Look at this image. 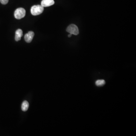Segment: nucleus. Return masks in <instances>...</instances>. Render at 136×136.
Segmentation results:
<instances>
[{"instance_id":"1","label":"nucleus","mask_w":136,"mask_h":136,"mask_svg":"<svg viewBox=\"0 0 136 136\" xmlns=\"http://www.w3.org/2000/svg\"><path fill=\"white\" fill-rule=\"evenodd\" d=\"M44 10V7L41 5H35L31 8V13L33 16L39 15L42 13Z\"/></svg>"},{"instance_id":"2","label":"nucleus","mask_w":136,"mask_h":136,"mask_svg":"<svg viewBox=\"0 0 136 136\" xmlns=\"http://www.w3.org/2000/svg\"><path fill=\"white\" fill-rule=\"evenodd\" d=\"M26 14V10L22 8H19L15 10L14 16L17 19H21L25 17Z\"/></svg>"},{"instance_id":"3","label":"nucleus","mask_w":136,"mask_h":136,"mask_svg":"<svg viewBox=\"0 0 136 136\" xmlns=\"http://www.w3.org/2000/svg\"><path fill=\"white\" fill-rule=\"evenodd\" d=\"M66 31L70 34L74 35H77L79 33L78 27L74 24L70 25L67 28Z\"/></svg>"},{"instance_id":"4","label":"nucleus","mask_w":136,"mask_h":136,"mask_svg":"<svg viewBox=\"0 0 136 136\" xmlns=\"http://www.w3.org/2000/svg\"><path fill=\"white\" fill-rule=\"evenodd\" d=\"M34 33L32 31H30L28 32L24 36L25 41L27 43H30L32 41L34 36Z\"/></svg>"},{"instance_id":"5","label":"nucleus","mask_w":136,"mask_h":136,"mask_svg":"<svg viewBox=\"0 0 136 136\" xmlns=\"http://www.w3.org/2000/svg\"><path fill=\"white\" fill-rule=\"evenodd\" d=\"M54 3V0H42L41 2V5L42 7H48L52 6Z\"/></svg>"},{"instance_id":"6","label":"nucleus","mask_w":136,"mask_h":136,"mask_svg":"<svg viewBox=\"0 0 136 136\" xmlns=\"http://www.w3.org/2000/svg\"><path fill=\"white\" fill-rule=\"evenodd\" d=\"M23 36V31L21 29H19L16 31L15 39L16 41L20 40L21 38Z\"/></svg>"},{"instance_id":"7","label":"nucleus","mask_w":136,"mask_h":136,"mask_svg":"<svg viewBox=\"0 0 136 136\" xmlns=\"http://www.w3.org/2000/svg\"><path fill=\"white\" fill-rule=\"evenodd\" d=\"M29 107V103L27 101H24L22 104V110L23 111H26Z\"/></svg>"},{"instance_id":"8","label":"nucleus","mask_w":136,"mask_h":136,"mask_svg":"<svg viewBox=\"0 0 136 136\" xmlns=\"http://www.w3.org/2000/svg\"><path fill=\"white\" fill-rule=\"evenodd\" d=\"M105 81L103 79H100L96 81L95 84L98 86H102L105 84Z\"/></svg>"},{"instance_id":"9","label":"nucleus","mask_w":136,"mask_h":136,"mask_svg":"<svg viewBox=\"0 0 136 136\" xmlns=\"http://www.w3.org/2000/svg\"><path fill=\"white\" fill-rule=\"evenodd\" d=\"M9 0H0V2L3 5H6L8 3Z\"/></svg>"},{"instance_id":"10","label":"nucleus","mask_w":136,"mask_h":136,"mask_svg":"<svg viewBox=\"0 0 136 136\" xmlns=\"http://www.w3.org/2000/svg\"><path fill=\"white\" fill-rule=\"evenodd\" d=\"M72 34H69V35H68V37H69V38H70L71 36H72Z\"/></svg>"}]
</instances>
